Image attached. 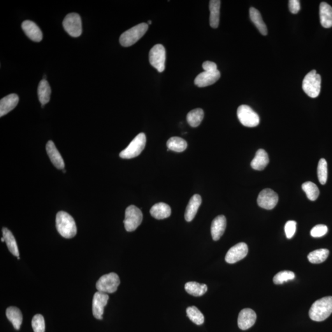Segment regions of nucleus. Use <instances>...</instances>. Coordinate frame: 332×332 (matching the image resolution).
Wrapping results in <instances>:
<instances>
[{
  "instance_id": "1",
  "label": "nucleus",
  "mask_w": 332,
  "mask_h": 332,
  "mask_svg": "<svg viewBox=\"0 0 332 332\" xmlns=\"http://www.w3.org/2000/svg\"><path fill=\"white\" fill-rule=\"evenodd\" d=\"M332 313V297L317 299L311 306L309 315L311 320L321 322L328 318Z\"/></svg>"
},
{
  "instance_id": "2",
  "label": "nucleus",
  "mask_w": 332,
  "mask_h": 332,
  "mask_svg": "<svg viewBox=\"0 0 332 332\" xmlns=\"http://www.w3.org/2000/svg\"><path fill=\"white\" fill-rule=\"evenodd\" d=\"M56 228L59 233L65 238H73L77 233L75 220L68 213L60 211L56 215Z\"/></svg>"
},
{
  "instance_id": "3",
  "label": "nucleus",
  "mask_w": 332,
  "mask_h": 332,
  "mask_svg": "<svg viewBox=\"0 0 332 332\" xmlns=\"http://www.w3.org/2000/svg\"><path fill=\"white\" fill-rule=\"evenodd\" d=\"M148 29L147 23L136 25L131 29L124 32L120 38V43L124 47H129L138 42L141 37L146 34Z\"/></svg>"
},
{
  "instance_id": "4",
  "label": "nucleus",
  "mask_w": 332,
  "mask_h": 332,
  "mask_svg": "<svg viewBox=\"0 0 332 332\" xmlns=\"http://www.w3.org/2000/svg\"><path fill=\"white\" fill-rule=\"evenodd\" d=\"M302 87L304 92L311 98L319 96L321 87V77L316 71H311L305 76Z\"/></svg>"
},
{
  "instance_id": "5",
  "label": "nucleus",
  "mask_w": 332,
  "mask_h": 332,
  "mask_svg": "<svg viewBox=\"0 0 332 332\" xmlns=\"http://www.w3.org/2000/svg\"><path fill=\"white\" fill-rule=\"evenodd\" d=\"M147 138L145 134L140 133L127 146L126 149L120 153V157L122 159H132L138 157L145 147Z\"/></svg>"
},
{
  "instance_id": "6",
  "label": "nucleus",
  "mask_w": 332,
  "mask_h": 332,
  "mask_svg": "<svg viewBox=\"0 0 332 332\" xmlns=\"http://www.w3.org/2000/svg\"><path fill=\"white\" fill-rule=\"evenodd\" d=\"M120 284L119 276L115 273L102 276L96 283V289L99 292L112 294L117 291Z\"/></svg>"
},
{
  "instance_id": "7",
  "label": "nucleus",
  "mask_w": 332,
  "mask_h": 332,
  "mask_svg": "<svg viewBox=\"0 0 332 332\" xmlns=\"http://www.w3.org/2000/svg\"><path fill=\"white\" fill-rule=\"evenodd\" d=\"M143 214L140 209L131 205L126 209L125 212L124 224L125 229L128 232L136 230L142 222Z\"/></svg>"
},
{
  "instance_id": "8",
  "label": "nucleus",
  "mask_w": 332,
  "mask_h": 332,
  "mask_svg": "<svg viewBox=\"0 0 332 332\" xmlns=\"http://www.w3.org/2000/svg\"><path fill=\"white\" fill-rule=\"evenodd\" d=\"M237 115L243 126L254 127L259 124V115L249 106L242 105L239 106L237 111Z\"/></svg>"
},
{
  "instance_id": "9",
  "label": "nucleus",
  "mask_w": 332,
  "mask_h": 332,
  "mask_svg": "<svg viewBox=\"0 0 332 332\" xmlns=\"http://www.w3.org/2000/svg\"><path fill=\"white\" fill-rule=\"evenodd\" d=\"M166 59V50L163 46L158 44L151 49L149 53L150 63L159 73L165 70Z\"/></svg>"
},
{
  "instance_id": "10",
  "label": "nucleus",
  "mask_w": 332,
  "mask_h": 332,
  "mask_svg": "<svg viewBox=\"0 0 332 332\" xmlns=\"http://www.w3.org/2000/svg\"><path fill=\"white\" fill-rule=\"evenodd\" d=\"M65 30L72 37L80 36L82 34V23L80 15L70 13L65 17L63 21Z\"/></svg>"
},
{
  "instance_id": "11",
  "label": "nucleus",
  "mask_w": 332,
  "mask_h": 332,
  "mask_svg": "<svg viewBox=\"0 0 332 332\" xmlns=\"http://www.w3.org/2000/svg\"><path fill=\"white\" fill-rule=\"evenodd\" d=\"M279 196L271 189H264L260 192L257 198V203L261 208L266 210L275 208L278 203Z\"/></svg>"
},
{
  "instance_id": "12",
  "label": "nucleus",
  "mask_w": 332,
  "mask_h": 332,
  "mask_svg": "<svg viewBox=\"0 0 332 332\" xmlns=\"http://www.w3.org/2000/svg\"><path fill=\"white\" fill-rule=\"evenodd\" d=\"M248 250L247 245L245 243L237 244L227 251L225 256V261L227 263H235L247 256Z\"/></svg>"
},
{
  "instance_id": "13",
  "label": "nucleus",
  "mask_w": 332,
  "mask_h": 332,
  "mask_svg": "<svg viewBox=\"0 0 332 332\" xmlns=\"http://www.w3.org/2000/svg\"><path fill=\"white\" fill-rule=\"evenodd\" d=\"M109 297L103 292H97L93 297L92 313L95 318L99 320L103 319L104 308L108 303Z\"/></svg>"
},
{
  "instance_id": "14",
  "label": "nucleus",
  "mask_w": 332,
  "mask_h": 332,
  "mask_svg": "<svg viewBox=\"0 0 332 332\" xmlns=\"http://www.w3.org/2000/svg\"><path fill=\"white\" fill-rule=\"evenodd\" d=\"M257 315L250 308L243 309L239 314L238 324L239 328L246 331L251 328L256 322Z\"/></svg>"
},
{
  "instance_id": "15",
  "label": "nucleus",
  "mask_w": 332,
  "mask_h": 332,
  "mask_svg": "<svg viewBox=\"0 0 332 332\" xmlns=\"http://www.w3.org/2000/svg\"><path fill=\"white\" fill-rule=\"evenodd\" d=\"M220 78V72L218 70L215 71L202 72L194 80V84L199 87H204L214 84Z\"/></svg>"
},
{
  "instance_id": "16",
  "label": "nucleus",
  "mask_w": 332,
  "mask_h": 332,
  "mask_svg": "<svg viewBox=\"0 0 332 332\" xmlns=\"http://www.w3.org/2000/svg\"><path fill=\"white\" fill-rule=\"evenodd\" d=\"M22 29L26 35L32 41L40 42L42 40V32L35 23L30 20H25L22 22Z\"/></svg>"
},
{
  "instance_id": "17",
  "label": "nucleus",
  "mask_w": 332,
  "mask_h": 332,
  "mask_svg": "<svg viewBox=\"0 0 332 332\" xmlns=\"http://www.w3.org/2000/svg\"><path fill=\"white\" fill-rule=\"evenodd\" d=\"M46 152L50 157L51 161L54 164L55 168L60 170H64L65 163L63 158L52 141H49L46 144Z\"/></svg>"
},
{
  "instance_id": "18",
  "label": "nucleus",
  "mask_w": 332,
  "mask_h": 332,
  "mask_svg": "<svg viewBox=\"0 0 332 332\" xmlns=\"http://www.w3.org/2000/svg\"><path fill=\"white\" fill-rule=\"evenodd\" d=\"M227 227V219L224 215H219L213 220L211 225V234L213 241L219 240L225 233Z\"/></svg>"
},
{
  "instance_id": "19",
  "label": "nucleus",
  "mask_w": 332,
  "mask_h": 332,
  "mask_svg": "<svg viewBox=\"0 0 332 332\" xmlns=\"http://www.w3.org/2000/svg\"><path fill=\"white\" fill-rule=\"evenodd\" d=\"M18 101V96L16 94H9L1 99L0 101V117L12 111L17 106Z\"/></svg>"
},
{
  "instance_id": "20",
  "label": "nucleus",
  "mask_w": 332,
  "mask_h": 332,
  "mask_svg": "<svg viewBox=\"0 0 332 332\" xmlns=\"http://www.w3.org/2000/svg\"><path fill=\"white\" fill-rule=\"evenodd\" d=\"M202 203L200 195L194 194L190 199L185 213V219L187 222H192L194 219Z\"/></svg>"
},
{
  "instance_id": "21",
  "label": "nucleus",
  "mask_w": 332,
  "mask_h": 332,
  "mask_svg": "<svg viewBox=\"0 0 332 332\" xmlns=\"http://www.w3.org/2000/svg\"><path fill=\"white\" fill-rule=\"evenodd\" d=\"M150 213L152 217L157 220L167 219L171 215V207L166 203H159L151 208Z\"/></svg>"
},
{
  "instance_id": "22",
  "label": "nucleus",
  "mask_w": 332,
  "mask_h": 332,
  "mask_svg": "<svg viewBox=\"0 0 332 332\" xmlns=\"http://www.w3.org/2000/svg\"><path fill=\"white\" fill-rule=\"evenodd\" d=\"M319 15L320 24L324 28H331L332 27V8L331 5L322 2L320 4Z\"/></svg>"
},
{
  "instance_id": "23",
  "label": "nucleus",
  "mask_w": 332,
  "mask_h": 332,
  "mask_svg": "<svg viewBox=\"0 0 332 332\" xmlns=\"http://www.w3.org/2000/svg\"><path fill=\"white\" fill-rule=\"evenodd\" d=\"M269 162L268 153L263 149H260L257 151L250 166L255 170L263 171L269 164Z\"/></svg>"
},
{
  "instance_id": "24",
  "label": "nucleus",
  "mask_w": 332,
  "mask_h": 332,
  "mask_svg": "<svg viewBox=\"0 0 332 332\" xmlns=\"http://www.w3.org/2000/svg\"><path fill=\"white\" fill-rule=\"evenodd\" d=\"M221 1L211 0L210 2V25L213 29H217L220 22V10Z\"/></svg>"
},
{
  "instance_id": "25",
  "label": "nucleus",
  "mask_w": 332,
  "mask_h": 332,
  "mask_svg": "<svg viewBox=\"0 0 332 332\" xmlns=\"http://www.w3.org/2000/svg\"><path fill=\"white\" fill-rule=\"evenodd\" d=\"M6 315L16 330H19L22 323V314L19 309L11 306L7 308Z\"/></svg>"
},
{
  "instance_id": "26",
  "label": "nucleus",
  "mask_w": 332,
  "mask_h": 332,
  "mask_svg": "<svg viewBox=\"0 0 332 332\" xmlns=\"http://www.w3.org/2000/svg\"><path fill=\"white\" fill-rule=\"evenodd\" d=\"M249 14L250 19L258 30H259V32L263 35H266L268 34V29H267L266 25L264 24L263 18H262L261 13L257 9L250 8Z\"/></svg>"
},
{
  "instance_id": "27",
  "label": "nucleus",
  "mask_w": 332,
  "mask_h": 332,
  "mask_svg": "<svg viewBox=\"0 0 332 332\" xmlns=\"http://www.w3.org/2000/svg\"><path fill=\"white\" fill-rule=\"evenodd\" d=\"M2 231H3V238L9 251L15 256L19 257L17 243L13 233L6 227H3Z\"/></svg>"
},
{
  "instance_id": "28",
  "label": "nucleus",
  "mask_w": 332,
  "mask_h": 332,
  "mask_svg": "<svg viewBox=\"0 0 332 332\" xmlns=\"http://www.w3.org/2000/svg\"><path fill=\"white\" fill-rule=\"evenodd\" d=\"M51 89L47 80H43L39 83L38 88V94L39 102L41 105H45L50 102Z\"/></svg>"
},
{
  "instance_id": "29",
  "label": "nucleus",
  "mask_w": 332,
  "mask_h": 332,
  "mask_svg": "<svg viewBox=\"0 0 332 332\" xmlns=\"http://www.w3.org/2000/svg\"><path fill=\"white\" fill-rule=\"evenodd\" d=\"M185 289L188 294L194 297H201L208 291L206 284H199L196 282H189L185 285Z\"/></svg>"
},
{
  "instance_id": "30",
  "label": "nucleus",
  "mask_w": 332,
  "mask_h": 332,
  "mask_svg": "<svg viewBox=\"0 0 332 332\" xmlns=\"http://www.w3.org/2000/svg\"><path fill=\"white\" fill-rule=\"evenodd\" d=\"M187 141L178 137H173L169 139L167 142V147L168 149L175 152H183L187 149Z\"/></svg>"
},
{
  "instance_id": "31",
  "label": "nucleus",
  "mask_w": 332,
  "mask_h": 332,
  "mask_svg": "<svg viewBox=\"0 0 332 332\" xmlns=\"http://www.w3.org/2000/svg\"><path fill=\"white\" fill-rule=\"evenodd\" d=\"M204 117V111L201 108H196L188 113L187 120L190 126L196 127L200 125Z\"/></svg>"
},
{
  "instance_id": "32",
  "label": "nucleus",
  "mask_w": 332,
  "mask_h": 332,
  "mask_svg": "<svg viewBox=\"0 0 332 332\" xmlns=\"http://www.w3.org/2000/svg\"><path fill=\"white\" fill-rule=\"evenodd\" d=\"M329 255V250L326 248H320L311 252L308 255V261L311 263L319 264L326 261Z\"/></svg>"
},
{
  "instance_id": "33",
  "label": "nucleus",
  "mask_w": 332,
  "mask_h": 332,
  "mask_svg": "<svg viewBox=\"0 0 332 332\" xmlns=\"http://www.w3.org/2000/svg\"><path fill=\"white\" fill-rule=\"evenodd\" d=\"M302 189L310 201L316 200L319 196V190L317 185L311 182H306L302 185Z\"/></svg>"
},
{
  "instance_id": "34",
  "label": "nucleus",
  "mask_w": 332,
  "mask_h": 332,
  "mask_svg": "<svg viewBox=\"0 0 332 332\" xmlns=\"http://www.w3.org/2000/svg\"><path fill=\"white\" fill-rule=\"evenodd\" d=\"M187 316L193 323L200 326L204 322V316L196 306H190L187 309Z\"/></svg>"
},
{
  "instance_id": "35",
  "label": "nucleus",
  "mask_w": 332,
  "mask_h": 332,
  "mask_svg": "<svg viewBox=\"0 0 332 332\" xmlns=\"http://www.w3.org/2000/svg\"><path fill=\"white\" fill-rule=\"evenodd\" d=\"M317 177L322 185L326 184L328 177L327 162L325 159H320L317 166Z\"/></svg>"
},
{
  "instance_id": "36",
  "label": "nucleus",
  "mask_w": 332,
  "mask_h": 332,
  "mask_svg": "<svg viewBox=\"0 0 332 332\" xmlns=\"http://www.w3.org/2000/svg\"><path fill=\"white\" fill-rule=\"evenodd\" d=\"M296 275L294 272L290 271H282L276 274L273 278V282L275 284H282L284 282L294 280Z\"/></svg>"
},
{
  "instance_id": "37",
  "label": "nucleus",
  "mask_w": 332,
  "mask_h": 332,
  "mask_svg": "<svg viewBox=\"0 0 332 332\" xmlns=\"http://www.w3.org/2000/svg\"><path fill=\"white\" fill-rule=\"evenodd\" d=\"M32 326L34 332H45V322L43 315H35L32 320Z\"/></svg>"
},
{
  "instance_id": "38",
  "label": "nucleus",
  "mask_w": 332,
  "mask_h": 332,
  "mask_svg": "<svg viewBox=\"0 0 332 332\" xmlns=\"http://www.w3.org/2000/svg\"><path fill=\"white\" fill-rule=\"evenodd\" d=\"M327 232H328V227L326 225H317L311 229V235L314 238H320L326 235Z\"/></svg>"
},
{
  "instance_id": "39",
  "label": "nucleus",
  "mask_w": 332,
  "mask_h": 332,
  "mask_svg": "<svg viewBox=\"0 0 332 332\" xmlns=\"http://www.w3.org/2000/svg\"><path fill=\"white\" fill-rule=\"evenodd\" d=\"M297 223L294 220L288 221L285 225L284 229L285 235L287 238L291 239L293 238L296 232Z\"/></svg>"
},
{
  "instance_id": "40",
  "label": "nucleus",
  "mask_w": 332,
  "mask_h": 332,
  "mask_svg": "<svg viewBox=\"0 0 332 332\" xmlns=\"http://www.w3.org/2000/svg\"><path fill=\"white\" fill-rule=\"evenodd\" d=\"M289 8L292 14H297L300 10V2L298 0H290L289 1Z\"/></svg>"
},
{
  "instance_id": "41",
  "label": "nucleus",
  "mask_w": 332,
  "mask_h": 332,
  "mask_svg": "<svg viewBox=\"0 0 332 332\" xmlns=\"http://www.w3.org/2000/svg\"><path fill=\"white\" fill-rule=\"evenodd\" d=\"M203 69L206 71H215L218 70L217 64L214 62L206 61L203 64Z\"/></svg>"
},
{
  "instance_id": "42",
  "label": "nucleus",
  "mask_w": 332,
  "mask_h": 332,
  "mask_svg": "<svg viewBox=\"0 0 332 332\" xmlns=\"http://www.w3.org/2000/svg\"><path fill=\"white\" fill-rule=\"evenodd\" d=\"M1 242H5V241H4V239L3 238H2L1 239Z\"/></svg>"
},
{
  "instance_id": "43",
  "label": "nucleus",
  "mask_w": 332,
  "mask_h": 332,
  "mask_svg": "<svg viewBox=\"0 0 332 332\" xmlns=\"http://www.w3.org/2000/svg\"><path fill=\"white\" fill-rule=\"evenodd\" d=\"M148 24H152V22L151 21V20H149V21H148Z\"/></svg>"
},
{
  "instance_id": "44",
  "label": "nucleus",
  "mask_w": 332,
  "mask_h": 332,
  "mask_svg": "<svg viewBox=\"0 0 332 332\" xmlns=\"http://www.w3.org/2000/svg\"><path fill=\"white\" fill-rule=\"evenodd\" d=\"M17 259H18V260H19V259H20V257H17Z\"/></svg>"
}]
</instances>
